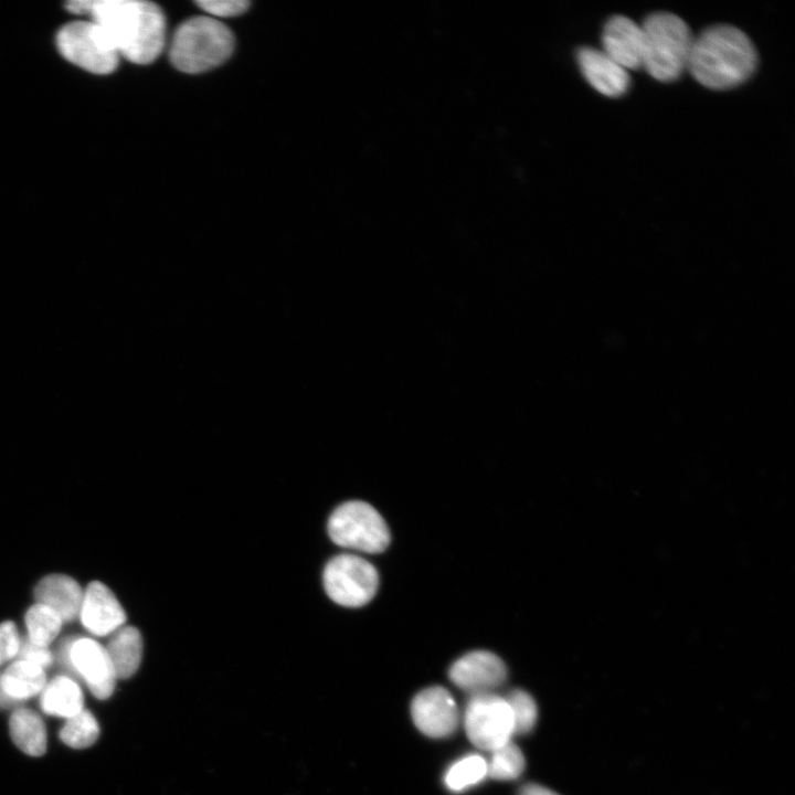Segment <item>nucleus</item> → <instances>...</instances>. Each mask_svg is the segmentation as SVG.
I'll list each match as a JSON object with an SVG mask.
<instances>
[{
  "instance_id": "obj_1",
  "label": "nucleus",
  "mask_w": 795,
  "mask_h": 795,
  "mask_svg": "<svg viewBox=\"0 0 795 795\" xmlns=\"http://www.w3.org/2000/svg\"><path fill=\"white\" fill-rule=\"evenodd\" d=\"M86 15L102 28L119 56L132 63L149 64L165 47V15L150 1L88 0Z\"/></svg>"
},
{
  "instance_id": "obj_2",
  "label": "nucleus",
  "mask_w": 795,
  "mask_h": 795,
  "mask_svg": "<svg viewBox=\"0 0 795 795\" xmlns=\"http://www.w3.org/2000/svg\"><path fill=\"white\" fill-rule=\"evenodd\" d=\"M757 66V52L740 29L717 24L693 38L687 70L701 85L729 89L749 80Z\"/></svg>"
},
{
  "instance_id": "obj_3",
  "label": "nucleus",
  "mask_w": 795,
  "mask_h": 795,
  "mask_svg": "<svg viewBox=\"0 0 795 795\" xmlns=\"http://www.w3.org/2000/svg\"><path fill=\"white\" fill-rule=\"evenodd\" d=\"M234 49V36L221 21L209 15L193 17L179 25L169 47L172 65L197 74L225 62Z\"/></svg>"
},
{
  "instance_id": "obj_4",
  "label": "nucleus",
  "mask_w": 795,
  "mask_h": 795,
  "mask_svg": "<svg viewBox=\"0 0 795 795\" xmlns=\"http://www.w3.org/2000/svg\"><path fill=\"white\" fill-rule=\"evenodd\" d=\"M643 67L660 82L676 81L687 70L693 35L688 24L670 12H654L642 24Z\"/></svg>"
},
{
  "instance_id": "obj_5",
  "label": "nucleus",
  "mask_w": 795,
  "mask_h": 795,
  "mask_svg": "<svg viewBox=\"0 0 795 795\" xmlns=\"http://www.w3.org/2000/svg\"><path fill=\"white\" fill-rule=\"evenodd\" d=\"M328 534L338 545L364 553L383 552L390 543L385 520L370 504L350 500L338 506L328 519Z\"/></svg>"
},
{
  "instance_id": "obj_6",
  "label": "nucleus",
  "mask_w": 795,
  "mask_h": 795,
  "mask_svg": "<svg viewBox=\"0 0 795 795\" xmlns=\"http://www.w3.org/2000/svg\"><path fill=\"white\" fill-rule=\"evenodd\" d=\"M56 46L68 62L94 74H109L119 63L115 46L91 19L63 25L56 34Z\"/></svg>"
},
{
  "instance_id": "obj_7",
  "label": "nucleus",
  "mask_w": 795,
  "mask_h": 795,
  "mask_svg": "<svg viewBox=\"0 0 795 795\" xmlns=\"http://www.w3.org/2000/svg\"><path fill=\"white\" fill-rule=\"evenodd\" d=\"M327 595L346 607H360L369 603L379 587L377 569L362 556L342 553L331 558L322 572Z\"/></svg>"
},
{
  "instance_id": "obj_8",
  "label": "nucleus",
  "mask_w": 795,
  "mask_h": 795,
  "mask_svg": "<svg viewBox=\"0 0 795 795\" xmlns=\"http://www.w3.org/2000/svg\"><path fill=\"white\" fill-rule=\"evenodd\" d=\"M469 741L478 749L494 751L511 741L512 716L504 697L495 692L471 693L464 714Z\"/></svg>"
},
{
  "instance_id": "obj_9",
  "label": "nucleus",
  "mask_w": 795,
  "mask_h": 795,
  "mask_svg": "<svg viewBox=\"0 0 795 795\" xmlns=\"http://www.w3.org/2000/svg\"><path fill=\"white\" fill-rule=\"evenodd\" d=\"M61 654L96 698L112 696L117 677L104 646L91 638H78L65 644Z\"/></svg>"
},
{
  "instance_id": "obj_10",
  "label": "nucleus",
  "mask_w": 795,
  "mask_h": 795,
  "mask_svg": "<svg viewBox=\"0 0 795 795\" xmlns=\"http://www.w3.org/2000/svg\"><path fill=\"white\" fill-rule=\"evenodd\" d=\"M411 716L416 728L431 738L449 736L459 723L453 696L439 686L426 688L413 698Z\"/></svg>"
},
{
  "instance_id": "obj_11",
  "label": "nucleus",
  "mask_w": 795,
  "mask_h": 795,
  "mask_svg": "<svg viewBox=\"0 0 795 795\" xmlns=\"http://www.w3.org/2000/svg\"><path fill=\"white\" fill-rule=\"evenodd\" d=\"M448 676L458 688L471 693L492 692L507 678L505 662L488 650H474L458 658Z\"/></svg>"
},
{
  "instance_id": "obj_12",
  "label": "nucleus",
  "mask_w": 795,
  "mask_h": 795,
  "mask_svg": "<svg viewBox=\"0 0 795 795\" xmlns=\"http://www.w3.org/2000/svg\"><path fill=\"white\" fill-rule=\"evenodd\" d=\"M603 52L626 71L643 67L644 33L642 25L624 15L607 20L602 33Z\"/></svg>"
},
{
  "instance_id": "obj_13",
  "label": "nucleus",
  "mask_w": 795,
  "mask_h": 795,
  "mask_svg": "<svg viewBox=\"0 0 795 795\" xmlns=\"http://www.w3.org/2000/svg\"><path fill=\"white\" fill-rule=\"evenodd\" d=\"M80 618L93 635H112L125 625L126 614L114 593L100 582H92L83 594Z\"/></svg>"
},
{
  "instance_id": "obj_14",
  "label": "nucleus",
  "mask_w": 795,
  "mask_h": 795,
  "mask_svg": "<svg viewBox=\"0 0 795 795\" xmlns=\"http://www.w3.org/2000/svg\"><path fill=\"white\" fill-rule=\"evenodd\" d=\"M576 57L583 76L598 93L607 97H619L628 91V72L602 50L584 46L577 51Z\"/></svg>"
},
{
  "instance_id": "obj_15",
  "label": "nucleus",
  "mask_w": 795,
  "mask_h": 795,
  "mask_svg": "<svg viewBox=\"0 0 795 795\" xmlns=\"http://www.w3.org/2000/svg\"><path fill=\"white\" fill-rule=\"evenodd\" d=\"M83 594L78 583L64 574L43 577L34 590L36 603L55 612L63 623L78 617Z\"/></svg>"
},
{
  "instance_id": "obj_16",
  "label": "nucleus",
  "mask_w": 795,
  "mask_h": 795,
  "mask_svg": "<svg viewBox=\"0 0 795 795\" xmlns=\"http://www.w3.org/2000/svg\"><path fill=\"white\" fill-rule=\"evenodd\" d=\"M117 679L131 677L142 658V637L134 626H121L115 630L106 647Z\"/></svg>"
},
{
  "instance_id": "obj_17",
  "label": "nucleus",
  "mask_w": 795,
  "mask_h": 795,
  "mask_svg": "<svg viewBox=\"0 0 795 795\" xmlns=\"http://www.w3.org/2000/svg\"><path fill=\"white\" fill-rule=\"evenodd\" d=\"M40 706L46 714L68 719L84 709L83 692L72 678L57 676L41 691Z\"/></svg>"
},
{
  "instance_id": "obj_18",
  "label": "nucleus",
  "mask_w": 795,
  "mask_h": 795,
  "mask_svg": "<svg viewBox=\"0 0 795 795\" xmlns=\"http://www.w3.org/2000/svg\"><path fill=\"white\" fill-rule=\"evenodd\" d=\"M10 734L15 745L31 756H40L46 750V730L42 718L26 708L15 709L9 721Z\"/></svg>"
},
{
  "instance_id": "obj_19",
  "label": "nucleus",
  "mask_w": 795,
  "mask_h": 795,
  "mask_svg": "<svg viewBox=\"0 0 795 795\" xmlns=\"http://www.w3.org/2000/svg\"><path fill=\"white\" fill-rule=\"evenodd\" d=\"M1 683L10 698L21 702L41 693L46 685V677L43 668L18 659L1 674Z\"/></svg>"
},
{
  "instance_id": "obj_20",
  "label": "nucleus",
  "mask_w": 795,
  "mask_h": 795,
  "mask_svg": "<svg viewBox=\"0 0 795 795\" xmlns=\"http://www.w3.org/2000/svg\"><path fill=\"white\" fill-rule=\"evenodd\" d=\"M28 638L38 645L46 646L55 639L62 628L60 616L42 604H34L25 614Z\"/></svg>"
},
{
  "instance_id": "obj_21",
  "label": "nucleus",
  "mask_w": 795,
  "mask_h": 795,
  "mask_svg": "<svg viewBox=\"0 0 795 795\" xmlns=\"http://www.w3.org/2000/svg\"><path fill=\"white\" fill-rule=\"evenodd\" d=\"M524 756L511 741L491 751L487 762V776L498 781L518 778L524 770Z\"/></svg>"
},
{
  "instance_id": "obj_22",
  "label": "nucleus",
  "mask_w": 795,
  "mask_h": 795,
  "mask_svg": "<svg viewBox=\"0 0 795 795\" xmlns=\"http://www.w3.org/2000/svg\"><path fill=\"white\" fill-rule=\"evenodd\" d=\"M98 735V723L95 717L85 709L66 719L64 727L60 731L62 742L73 749L91 746Z\"/></svg>"
},
{
  "instance_id": "obj_23",
  "label": "nucleus",
  "mask_w": 795,
  "mask_h": 795,
  "mask_svg": "<svg viewBox=\"0 0 795 795\" xmlns=\"http://www.w3.org/2000/svg\"><path fill=\"white\" fill-rule=\"evenodd\" d=\"M487 776V761L471 754L453 764L445 774V784L452 791H462L479 783Z\"/></svg>"
},
{
  "instance_id": "obj_24",
  "label": "nucleus",
  "mask_w": 795,
  "mask_h": 795,
  "mask_svg": "<svg viewBox=\"0 0 795 795\" xmlns=\"http://www.w3.org/2000/svg\"><path fill=\"white\" fill-rule=\"evenodd\" d=\"M505 699L512 716L513 735L529 733L538 719V708L533 698L527 691L516 689Z\"/></svg>"
},
{
  "instance_id": "obj_25",
  "label": "nucleus",
  "mask_w": 795,
  "mask_h": 795,
  "mask_svg": "<svg viewBox=\"0 0 795 795\" xmlns=\"http://www.w3.org/2000/svg\"><path fill=\"white\" fill-rule=\"evenodd\" d=\"M197 4L211 18L236 17L248 8V2L245 0H200Z\"/></svg>"
},
{
  "instance_id": "obj_26",
  "label": "nucleus",
  "mask_w": 795,
  "mask_h": 795,
  "mask_svg": "<svg viewBox=\"0 0 795 795\" xmlns=\"http://www.w3.org/2000/svg\"><path fill=\"white\" fill-rule=\"evenodd\" d=\"M21 638L12 622L0 624V666L18 657Z\"/></svg>"
},
{
  "instance_id": "obj_27",
  "label": "nucleus",
  "mask_w": 795,
  "mask_h": 795,
  "mask_svg": "<svg viewBox=\"0 0 795 795\" xmlns=\"http://www.w3.org/2000/svg\"><path fill=\"white\" fill-rule=\"evenodd\" d=\"M18 657L20 660L34 664L43 669L53 661V655L49 647L34 644L28 637L21 639Z\"/></svg>"
},
{
  "instance_id": "obj_28",
  "label": "nucleus",
  "mask_w": 795,
  "mask_h": 795,
  "mask_svg": "<svg viewBox=\"0 0 795 795\" xmlns=\"http://www.w3.org/2000/svg\"><path fill=\"white\" fill-rule=\"evenodd\" d=\"M518 795H559V794H556L553 791H551L544 786H541L539 784L529 783V784L523 785L519 789Z\"/></svg>"
},
{
  "instance_id": "obj_29",
  "label": "nucleus",
  "mask_w": 795,
  "mask_h": 795,
  "mask_svg": "<svg viewBox=\"0 0 795 795\" xmlns=\"http://www.w3.org/2000/svg\"><path fill=\"white\" fill-rule=\"evenodd\" d=\"M19 703L20 702L13 700L4 692V690L2 688V683H1V674H0V708H11Z\"/></svg>"
}]
</instances>
